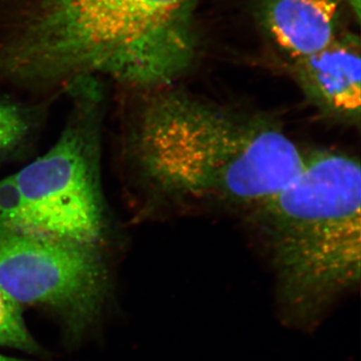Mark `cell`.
Wrapping results in <instances>:
<instances>
[{
    "label": "cell",
    "mask_w": 361,
    "mask_h": 361,
    "mask_svg": "<svg viewBox=\"0 0 361 361\" xmlns=\"http://www.w3.org/2000/svg\"><path fill=\"white\" fill-rule=\"evenodd\" d=\"M349 6L355 8L356 18H360V0H346Z\"/></svg>",
    "instance_id": "10"
},
{
    "label": "cell",
    "mask_w": 361,
    "mask_h": 361,
    "mask_svg": "<svg viewBox=\"0 0 361 361\" xmlns=\"http://www.w3.org/2000/svg\"><path fill=\"white\" fill-rule=\"evenodd\" d=\"M0 345L32 349V337L21 314L20 305L0 288Z\"/></svg>",
    "instance_id": "9"
},
{
    "label": "cell",
    "mask_w": 361,
    "mask_h": 361,
    "mask_svg": "<svg viewBox=\"0 0 361 361\" xmlns=\"http://www.w3.org/2000/svg\"><path fill=\"white\" fill-rule=\"evenodd\" d=\"M37 128V116L30 106L0 99V163L25 148Z\"/></svg>",
    "instance_id": "8"
},
{
    "label": "cell",
    "mask_w": 361,
    "mask_h": 361,
    "mask_svg": "<svg viewBox=\"0 0 361 361\" xmlns=\"http://www.w3.org/2000/svg\"><path fill=\"white\" fill-rule=\"evenodd\" d=\"M196 0H25L0 42V82L49 87L106 77L168 87L193 66Z\"/></svg>",
    "instance_id": "1"
},
{
    "label": "cell",
    "mask_w": 361,
    "mask_h": 361,
    "mask_svg": "<svg viewBox=\"0 0 361 361\" xmlns=\"http://www.w3.org/2000/svg\"><path fill=\"white\" fill-rule=\"evenodd\" d=\"M251 217L275 272L282 322L315 329L360 284V160L332 149L308 152L300 172Z\"/></svg>",
    "instance_id": "3"
},
{
    "label": "cell",
    "mask_w": 361,
    "mask_h": 361,
    "mask_svg": "<svg viewBox=\"0 0 361 361\" xmlns=\"http://www.w3.org/2000/svg\"><path fill=\"white\" fill-rule=\"evenodd\" d=\"M0 361H21L16 360V358L7 357L6 355H0Z\"/></svg>",
    "instance_id": "11"
},
{
    "label": "cell",
    "mask_w": 361,
    "mask_h": 361,
    "mask_svg": "<svg viewBox=\"0 0 361 361\" xmlns=\"http://www.w3.org/2000/svg\"><path fill=\"white\" fill-rule=\"evenodd\" d=\"M106 283L99 245L0 228V288L20 305L40 304L87 319L101 305Z\"/></svg>",
    "instance_id": "5"
},
{
    "label": "cell",
    "mask_w": 361,
    "mask_h": 361,
    "mask_svg": "<svg viewBox=\"0 0 361 361\" xmlns=\"http://www.w3.org/2000/svg\"><path fill=\"white\" fill-rule=\"evenodd\" d=\"M97 80L71 85L73 103L56 142L4 178L13 229L99 245L106 229L101 179L104 104Z\"/></svg>",
    "instance_id": "4"
},
{
    "label": "cell",
    "mask_w": 361,
    "mask_h": 361,
    "mask_svg": "<svg viewBox=\"0 0 361 361\" xmlns=\"http://www.w3.org/2000/svg\"><path fill=\"white\" fill-rule=\"evenodd\" d=\"M291 73L306 101L334 122L360 128L361 61L360 39L338 35L322 49L292 61Z\"/></svg>",
    "instance_id": "6"
},
{
    "label": "cell",
    "mask_w": 361,
    "mask_h": 361,
    "mask_svg": "<svg viewBox=\"0 0 361 361\" xmlns=\"http://www.w3.org/2000/svg\"><path fill=\"white\" fill-rule=\"evenodd\" d=\"M126 151L157 196L249 209L283 189L306 159L272 118L178 90L145 101L130 123Z\"/></svg>",
    "instance_id": "2"
},
{
    "label": "cell",
    "mask_w": 361,
    "mask_h": 361,
    "mask_svg": "<svg viewBox=\"0 0 361 361\" xmlns=\"http://www.w3.org/2000/svg\"><path fill=\"white\" fill-rule=\"evenodd\" d=\"M258 16L271 39L294 61L338 37L341 0H260Z\"/></svg>",
    "instance_id": "7"
}]
</instances>
